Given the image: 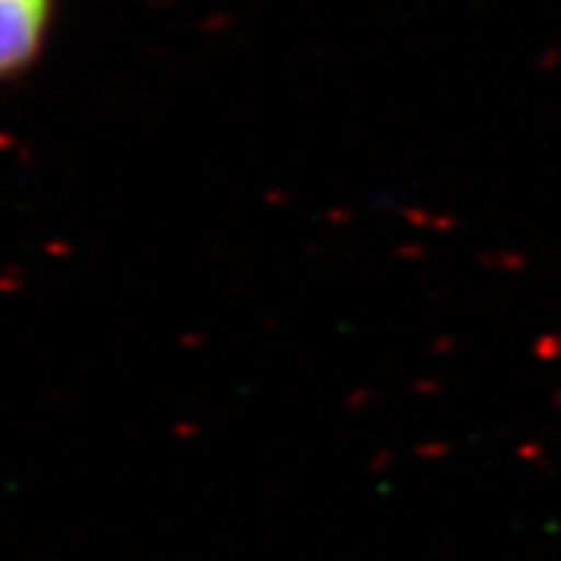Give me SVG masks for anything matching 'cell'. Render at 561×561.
<instances>
[{"instance_id":"1","label":"cell","mask_w":561,"mask_h":561,"mask_svg":"<svg viewBox=\"0 0 561 561\" xmlns=\"http://www.w3.org/2000/svg\"><path fill=\"white\" fill-rule=\"evenodd\" d=\"M49 18L51 0H0V80L32 66Z\"/></svg>"}]
</instances>
